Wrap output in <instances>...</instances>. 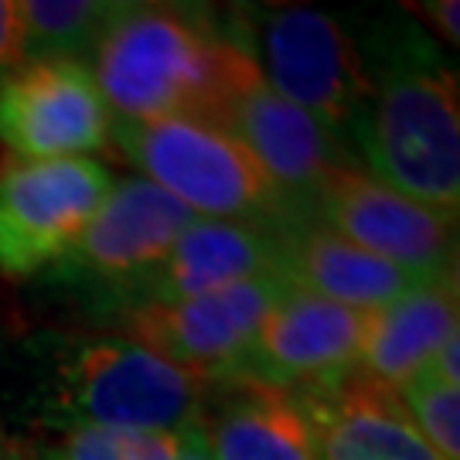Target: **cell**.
Segmentation results:
<instances>
[{"label": "cell", "instance_id": "obj_1", "mask_svg": "<svg viewBox=\"0 0 460 460\" xmlns=\"http://www.w3.org/2000/svg\"><path fill=\"white\" fill-rule=\"evenodd\" d=\"M368 174L433 212L457 218L460 113L457 75L423 38L393 45L368 79L351 119Z\"/></svg>", "mask_w": 460, "mask_h": 460}, {"label": "cell", "instance_id": "obj_2", "mask_svg": "<svg viewBox=\"0 0 460 460\" xmlns=\"http://www.w3.org/2000/svg\"><path fill=\"white\" fill-rule=\"evenodd\" d=\"M243 51L212 17L178 7L123 4L93 49V79L119 119H212Z\"/></svg>", "mask_w": 460, "mask_h": 460}, {"label": "cell", "instance_id": "obj_3", "mask_svg": "<svg viewBox=\"0 0 460 460\" xmlns=\"http://www.w3.org/2000/svg\"><path fill=\"white\" fill-rule=\"evenodd\" d=\"M140 174L174 195L198 218L277 229L290 212L263 167L232 133L195 116L119 119L110 133Z\"/></svg>", "mask_w": 460, "mask_h": 460}, {"label": "cell", "instance_id": "obj_4", "mask_svg": "<svg viewBox=\"0 0 460 460\" xmlns=\"http://www.w3.org/2000/svg\"><path fill=\"white\" fill-rule=\"evenodd\" d=\"M215 31L246 55L277 96L311 113L331 133L351 127L368 72L334 17L294 4L239 7Z\"/></svg>", "mask_w": 460, "mask_h": 460}, {"label": "cell", "instance_id": "obj_5", "mask_svg": "<svg viewBox=\"0 0 460 460\" xmlns=\"http://www.w3.org/2000/svg\"><path fill=\"white\" fill-rule=\"evenodd\" d=\"M208 382L127 338L83 341L55 372L51 410L68 429L188 433L198 427Z\"/></svg>", "mask_w": 460, "mask_h": 460}, {"label": "cell", "instance_id": "obj_6", "mask_svg": "<svg viewBox=\"0 0 460 460\" xmlns=\"http://www.w3.org/2000/svg\"><path fill=\"white\" fill-rule=\"evenodd\" d=\"M113 188L93 157L7 161L0 167V273L31 277L58 263Z\"/></svg>", "mask_w": 460, "mask_h": 460}, {"label": "cell", "instance_id": "obj_7", "mask_svg": "<svg viewBox=\"0 0 460 460\" xmlns=\"http://www.w3.org/2000/svg\"><path fill=\"white\" fill-rule=\"evenodd\" d=\"M311 215L423 283L457 273V218L433 212L365 171L334 167L314 195Z\"/></svg>", "mask_w": 460, "mask_h": 460}, {"label": "cell", "instance_id": "obj_8", "mask_svg": "<svg viewBox=\"0 0 460 460\" xmlns=\"http://www.w3.org/2000/svg\"><path fill=\"white\" fill-rule=\"evenodd\" d=\"M287 287L283 277H260L188 300L137 304L127 314V331L140 348L205 382L235 378Z\"/></svg>", "mask_w": 460, "mask_h": 460}, {"label": "cell", "instance_id": "obj_9", "mask_svg": "<svg viewBox=\"0 0 460 460\" xmlns=\"http://www.w3.org/2000/svg\"><path fill=\"white\" fill-rule=\"evenodd\" d=\"M208 123L232 133L252 154L290 212H311L321 181L341 167L334 133L300 106L277 96L246 55L243 66L232 72Z\"/></svg>", "mask_w": 460, "mask_h": 460}, {"label": "cell", "instance_id": "obj_10", "mask_svg": "<svg viewBox=\"0 0 460 460\" xmlns=\"http://www.w3.org/2000/svg\"><path fill=\"white\" fill-rule=\"evenodd\" d=\"M113 113L85 62H24L0 79V144L14 161H66L110 144Z\"/></svg>", "mask_w": 460, "mask_h": 460}, {"label": "cell", "instance_id": "obj_11", "mask_svg": "<svg viewBox=\"0 0 460 460\" xmlns=\"http://www.w3.org/2000/svg\"><path fill=\"white\" fill-rule=\"evenodd\" d=\"M372 311H355L307 290L287 287L266 314L235 378L277 389H314L358 368Z\"/></svg>", "mask_w": 460, "mask_h": 460}, {"label": "cell", "instance_id": "obj_12", "mask_svg": "<svg viewBox=\"0 0 460 460\" xmlns=\"http://www.w3.org/2000/svg\"><path fill=\"white\" fill-rule=\"evenodd\" d=\"M198 215L147 178L110 188L75 246L58 260L62 273L93 283H137L164 260Z\"/></svg>", "mask_w": 460, "mask_h": 460}, {"label": "cell", "instance_id": "obj_13", "mask_svg": "<svg viewBox=\"0 0 460 460\" xmlns=\"http://www.w3.org/2000/svg\"><path fill=\"white\" fill-rule=\"evenodd\" d=\"M296 395L311 412L317 460H447L412 427L393 389L358 368Z\"/></svg>", "mask_w": 460, "mask_h": 460}, {"label": "cell", "instance_id": "obj_14", "mask_svg": "<svg viewBox=\"0 0 460 460\" xmlns=\"http://www.w3.org/2000/svg\"><path fill=\"white\" fill-rule=\"evenodd\" d=\"M277 273L296 290H307L355 311H378L416 290L423 279L378 260L338 232L321 226L311 212L283 218L277 229Z\"/></svg>", "mask_w": 460, "mask_h": 460}, {"label": "cell", "instance_id": "obj_15", "mask_svg": "<svg viewBox=\"0 0 460 460\" xmlns=\"http://www.w3.org/2000/svg\"><path fill=\"white\" fill-rule=\"evenodd\" d=\"M208 389L195 433L215 460H317L314 423L300 395L290 389L222 378Z\"/></svg>", "mask_w": 460, "mask_h": 460}, {"label": "cell", "instance_id": "obj_16", "mask_svg": "<svg viewBox=\"0 0 460 460\" xmlns=\"http://www.w3.org/2000/svg\"><path fill=\"white\" fill-rule=\"evenodd\" d=\"M260 277H279L273 229L195 218L174 249L130 290L137 294V304H171Z\"/></svg>", "mask_w": 460, "mask_h": 460}, {"label": "cell", "instance_id": "obj_17", "mask_svg": "<svg viewBox=\"0 0 460 460\" xmlns=\"http://www.w3.org/2000/svg\"><path fill=\"white\" fill-rule=\"evenodd\" d=\"M457 273L420 283L389 307L372 311L358 372L395 393L427 372L437 351L457 338Z\"/></svg>", "mask_w": 460, "mask_h": 460}, {"label": "cell", "instance_id": "obj_18", "mask_svg": "<svg viewBox=\"0 0 460 460\" xmlns=\"http://www.w3.org/2000/svg\"><path fill=\"white\" fill-rule=\"evenodd\" d=\"M123 4L110 0H28L21 4L24 17V62L72 58L93 51Z\"/></svg>", "mask_w": 460, "mask_h": 460}, {"label": "cell", "instance_id": "obj_19", "mask_svg": "<svg viewBox=\"0 0 460 460\" xmlns=\"http://www.w3.org/2000/svg\"><path fill=\"white\" fill-rule=\"evenodd\" d=\"M184 433L75 427L49 447L41 460H174Z\"/></svg>", "mask_w": 460, "mask_h": 460}, {"label": "cell", "instance_id": "obj_20", "mask_svg": "<svg viewBox=\"0 0 460 460\" xmlns=\"http://www.w3.org/2000/svg\"><path fill=\"white\" fill-rule=\"evenodd\" d=\"M395 399L402 402L412 427L429 440V447L447 460H460V389L447 385L437 376L410 378L395 389Z\"/></svg>", "mask_w": 460, "mask_h": 460}, {"label": "cell", "instance_id": "obj_21", "mask_svg": "<svg viewBox=\"0 0 460 460\" xmlns=\"http://www.w3.org/2000/svg\"><path fill=\"white\" fill-rule=\"evenodd\" d=\"M24 66V17L17 0H0V79Z\"/></svg>", "mask_w": 460, "mask_h": 460}, {"label": "cell", "instance_id": "obj_22", "mask_svg": "<svg viewBox=\"0 0 460 460\" xmlns=\"http://www.w3.org/2000/svg\"><path fill=\"white\" fill-rule=\"evenodd\" d=\"M457 351H460V334L457 338H450L440 351H437V358L429 362V376H437L440 382H447V385H457L460 382V368H457Z\"/></svg>", "mask_w": 460, "mask_h": 460}, {"label": "cell", "instance_id": "obj_23", "mask_svg": "<svg viewBox=\"0 0 460 460\" xmlns=\"http://www.w3.org/2000/svg\"><path fill=\"white\" fill-rule=\"evenodd\" d=\"M427 11H433V21H437V28L444 34L450 45H457L460 38V28H457V0H437V4H427Z\"/></svg>", "mask_w": 460, "mask_h": 460}, {"label": "cell", "instance_id": "obj_24", "mask_svg": "<svg viewBox=\"0 0 460 460\" xmlns=\"http://www.w3.org/2000/svg\"><path fill=\"white\" fill-rule=\"evenodd\" d=\"M174 460H215V457L208 454V447L201 444V437H198L195 429H188L181 437V447H178Z\"/></svg>", "mask_w": 460, "mask_h": 460}]
</instances>
